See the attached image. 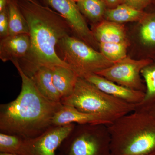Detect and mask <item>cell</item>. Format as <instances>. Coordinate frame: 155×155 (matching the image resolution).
<instances>
[{
    "instance_id": "obj_1",
    "label": "cell",
    "mask_w": 155,
    "mask_h": 155,
    "mask_svg": "<svg viewBox=\"0 0 155 155\" xmlns=\"http://www.w3.org/2000/svg\"><path fill=\"white\" fill-rule=\"evenodd\" d=\"M11 62L21 78L22 87L16 99L0 105V133L34 138L53 126V118L63 104L45 97L23 72L18 60Z\"/></svg>"
},
{
    "instance_id": "obj_2",
    "label": "cell",
    "mask_w": 155,
    "mask_h": 155,
    "mask_svg": "<svg viewBox=\"0 0 155 155\" xmlns=\"http://www.w3.org/2000/svg\"><path fill=\"white\" fill-rule=\"evenodd\" d=\"M17 2L28 23L31 42L28 56L18 61L23 72L31 78L43 66L71 68L56 51L59 41L72 31L67 21L57 12L35 1L19 0Z\"/></svg>"
},
{
    "instance_id": "obj_3",
    "label": "cell",
    "mask_w": 155,
    "mask_h": 155,
    "mask_svg": "<svg viewBox=\"0 0 155 155\" xmlns=\"http://www.w3.org/2000/svg\"><path fill=\"white\" fill-rule=\"evenodd\" d=\"M107 126L112 155L155 154V115L150 111L135 109Z\"/></svg>"
},
{
    "instance_id": "obj_4",
    "label": "cell",
    "mask_w": 155,
    "mask_h": 155,
    "mask_svg": "<svg viewBox=\"0 0 155 155\" xmlns=\"http://www.w3.org/2000/svg\"><path fill=\"white\" fill-rule=\"evenodd\" d=\"M63 105L84 113L99 115L110 124L135 110L136 105L116 98L99 89L83 78L78 77L72 94L62 99Z\"/></svg>"
},
{
    "instance_id": "obj_5",
    "label": "cell",
    "mask_w": 155,
    "mask_h": 155,
    "mask_svg": "<svg viewBox=\"0 0 155 155\" xmlns=\"http://www.w3.org/2000/svg\"><path fill=\"white\" fill-rule=\"evenodd\" d=\"M57 155H112L111 137L105 124H75Z\"/></svg>"
},
{
    "instance_id": "obj_6",
    "label": "cell",
    "mask_w": 155,
    "mask_h": 155,
    "mask_svg": "<svg viewBox=\"0 0 155 155\" xmlns=\"http://www.w3.org/2000/svg\"><path fill=\"white\" fill-rule=\"evenodd\" d=\"M57 47L63 57L62 60L79 77L91 73L96 74L114 64L101 52L70 35L61 40Z\"/></svg>"
},
{
    "instance_id": "obj_7",
    "label": "cell",
    "mask_w": 155,
    "mask_h": 155,
    "mask_svg": "<svg viewBox=\"0 0 155 155\" xmlns=\"http://www.w3.org/2000/svg\"><path fill=\"white\" fill-rule=\"evenodd\" d=\"M153 62L151 58L137 60L127 56L96 74L127 88L145 92L140 74L144 67Z\"/></svg>"
},
{
    "instance_id": "obj_8",
    "label": "cell",
    "mask_w": 155,
    "mask_h": 155,
    "mask_svg": "<svg viewBox=\"0 0 155 155\" xmlns=\"http://www.w3.org/2000/svg\"><path fill=\"white\" fill-rule=\"evenodd\" d=\"M53 9L67 21L72 31L77 38L94 48L99 47V44L89 28L77 4L72 0H45Z\"/></svg>"
},
{
    "instance_id": "obj_9",
    "label": "cell",
    "mask_w": 155,
    "mask_h": 155,
    "mask_svg": "<svg viewBox=\"0 0 155 155\" xmlns=\"http://www.w3.org/2000/svg\"><path fill=\"white\" fill-rule=\"evenodd\" d=\"M52 126L37 137L25 139L24 155H56V152L75 125Z\"/></svg>"
},
{
    "instance_id": "obj_10",
    "label": "cell",
    "mask_w": 155,
    "mask_h": 155,
    "mask_svg": "<svg viewBox=\"0 0 155 155\" xmlns=\"http://www.w3.org/2000/svg\"><path fill=\"white\" fill-rule=\"evenodd\" d=\"M81 78L107 94L129 104L137 105L144 99L145 92L127 88L97 74H86Z\"/></svg>"
},
{
    "instance_id": "obj_11",
    "label": "cell",
    "mask_w": 155,
    "mask_h": 155,
    "mask_svg": "<svg viewBox=\"0 0 155 155\" xmlns=\"http://www.w3.org/2000/svg\"><path fill=\"white\" fill-rule=\"evenodd\" d=\"M30 47L29 35H9L1 39L0 59L3 62L16 60L20 62L28 56Z\"/></svg>"
},
{
    "instance_id": "obj_12",
    "label": "cell",
    "mask_w": 155,
    "mask_h": 155,
    "mask_svg": "<svg viewBox=\"0 0 155 155\" xmlns=\"http://www.w3.org/2000/svg\"><path fill=\"white\" fill-rule=\"evenodd\" d=\"M71 123L110 124V122L102 116L84 113L72 106L63 105L53 118V126H62Z\"/></svg>"
},
{
    "instance_id": "obj_13",
    "label": "cell",
    "mask_w": 155,
    "mask_h": 155,
    "mask_svg": "<svg viewBox=\"0 0 155 155\" xmlns=\"http://www.w3.org/2000/svg\"><path fill=\"white\" fill-rule=\"evenodd\" d=\"M91 31L99 44L129 41L125 26L122 24L104 19L93 25Z\"/></svg>"
},
{
    "instance_id": "obj_14",
    "label": "cell",
    "mask_w": 155,
    "mask_h": 155,
    "mask_svg": "<svg viewBox=\"0 0 155 155\" xmlns=\"http://www.w3.org/2000/svg\"><path fill=\"white\" fill-rule=\"evenodd\" d=\"M54 85L61 100L70 95L75 88L79 76L71 68L61 66L51 67Z\"/></svg>"
},
{
    "instance_id": "obj_15",
    "label": "cell",
    "mask_w": 155,
    "mask_h": 155,
    "mask_svg": "<svg viewBox=\"0 0 155 155\" xmlns=\"http://www.w3.org/2000/svg\"><path fill=\"white\" fill-rule=\"evenodd\" d=\"M30 78L45 97L54 102L61 103V97L53 82L51 67H40Z\"/></svg>"
},
{
    "instance_id": "obj_16",
    "label": "cell",
    "mask_w": 155,
    "mask_h": 155,
    "mask_svg": "<svg viewBox=\"0 0 155 155\" xmlns=\"http://www.w3.org/2000/svg\"><path fill=\"white\" fill-rule=\"evenodd\" d=\"M145 14L144 11L136 10L125 4H121L114 8L107 9L104 19L120 24L128 22H139Z\"/></svg>"
},
{
    "instance_id": "obj_17",
    "label": "cell",
    "mask_w": 155,
    "mask_h": 155,
    "mask_svg": "<svg viewBox=\"0 0 155 155\" xmlns=\"http://www.w3.org/2000/svg\"><path fill=\"white\" fill-rule=\"evenodd\" d=\"M9 35H29V28L26 19L14 0H8V7Z\"/></svg>"
},
{
    "instance_id": "obj_18",
    "label": "cell",
    "mask_w": 155,
    "mask_h": 155,
    "mask_svg": "<svg viewBox=\"0 0 155 155\" xmlns=\"http://www.w3.org/2000/svg\"><path fill=\"white\" fill-rule=\"evenodd\" d=\"M141 75L145 82V94L143 101L136 105V109L148 110L155 105V62L144 67Z\"/></svg>"
},
{
    "instance_id": "obj_19",
    "label": "cell",
    "mask_w": 155,
    "mask_h": 155,
    "mask_svg": "<svg viewBox=\"0 0 155 155\" xmlns=\"http://www.w3.org/2000/svg\"><path fill=\"white\" fill-rule=\"evenodd\" d=\"M78 8L94 25L104 19L107 7L102 0H80L77 2Z\"/></svg>"
},
{
    "instance_id": "obj_20",
    "label": "cell",
    "mask_w": 155,
    "mask_h": 155,
    "mask_svg": "<svg viewBox=\"0 0 155 155\" xmlns=\"http://www.w3.org/2000/svg\"><path fill=\"white\" fill-rule=\"evenodd\" d=\"M140 35L147 47L155 49V13H146L140 21Z\"/></svg>"
},
{
    "instance_id": "obj_21",
    "label": "cell",
    "mask_w": 155,
    "mask_h": 155,
    "mask_svg": "<svg viewBox=\"0 0 155 155\" xmlns=\"http://www.w3.org/2000/svg\"><path fill=\"white\" fill-rule=\"evenodd\" d=\"M129 41L125 42L101 43L99 45L100 52L108 60L115 63L127 57Z\"/></svg>"
},
{
    "instance_id": "obj_22",
    "label": "cell",
    "mask_w": 155,
    "mask_h": 155,
    "mask_svg": "<svg viewBox=\"0 0 155 155\" xmlns=\"http://www.w3.org/2000/svg\"><path fill=\"white\" fill-rule=\"evenodd\" d=\"M25 140L19 136L0 133V153L24 155Z\"/></svg>"
},
{
    "instance_id": "obj_23",
    "label": "cell",
    "mask_w": 155,
    "mask_h": 155,
    "mask_svg": "<svg viewBox=\"0 0 155 155\" xmlns=\"http://www.w3.org/2000/svg\"><path fill=\"white\" fill-rule=\"evenodd\" d=\"M9 35V22L8 9L0 12V36L1 38Z\"/></svg>"
},
{
    "instance_id": "obj_24",
    "label": "cell",
    "mask_w": 155,
    "mask_h": 155,
    "mask_svg": "<svg viewBox=\"0 0 155 155\" xmlns=\"http://www.w3.org/2000/svg\"><path fill=\"white\" fill-rule=\"evenodd\" d=\"M154 0H122V4H125L136 10L143 11Z\"/></svg>"
},
{
    "instance_id": "obj_25",
    "label": "cell",
    "mask_w": 155,
    "mask_h": 155,
    "mask_svg": "<svg viewBox=\"0 0 155 155\" xmlns=\"http://www.w3.org/2000/svg\"><path fill=\"white\" fill-rule=\"evenodd\" d=\"M107 7V9L114 8L122 4V0H102Z\"/></svg>"
},
{
    "instance_id": "obj_26",
    "label": "cell",
    "mask_w": 155,
    "mask_h": 155,
    "mask_svg": "<svg viewBox=\"0 0 155 155\" xmlns=\"http://www.w3.org/2000/svg\"><path fill=\"white\" fill-rule=\"evenodd\" d=\"M8 0H0V12L6 9L8 7Z\"/></svg>"
},
{
    "instance_id": "obj_27",
    "label": "cell",
    "mask_w": 155,
    "mask_h": 155,
    "mask_svg": "<svg viewBox=\"0 0 155 155\" xmlns=\"http://www.w3.org/2000/svg\"><path fill=\"white\" fill-rule=\"evenodd\" d=\"M148 110L150 111L151 112L155 114V105L154 106H153L151 108H150Z\"/></svg>"
},
{
    "instance_id": "obj_28",
    "label": "cell",
    "mask_w": 155,
    "mask_h": 155,
    "mask_svg": "<svg viewBox=\"0 0 155 155\" xmlns=\"http://www.w3.org/2000/svg\"><path fill=\"white\" fill-rule=\"evenodd\" d=\"M0 155H18L14 154L8 153H0Z\"/></svg>"
},
{
    "instance_id": "obj_29",
    "label": "cell",
    "mask_w": 155,
    "mask_h": 155,
    "mask_svg": "<svg viewBox=\"0 0 155 155\" xmlns=\"http://www.w3.org/2000/svg\"><path fill=\"white\" fill-rule=\"evenodd\" d=\"M72 1H74V2H77L78 1H80V0H72Z\"/></svg>"
},
{
    "instance_id": "obj_30",
    "label": "cell",
    "mask_w": 155,
    "mask_h": 155,
    "mask_svg": "<svg viewBox=\"0 0 155 155\" xmlns=\"http://www.w3.org/2000/svg\"><path fill=\"white\" fill-rule=\"evenodd\" d=\"M25 1H29V2H34V0H25Z\"/></svg>"
},
{
    "instance_id": "obj_31",
    "label": "cell",
    "mask_w": 155,
    "mask_h": 155,
    "mask_svg": "<svg viewBox=\"0 0 155 155\" xmlns=\"http://www.w3.org/2000/svg\"><path fill=\"white\" fill-rule=\"evenodd\" d=\"M150 155H155V154H153Z\"/></svg>"
},
{
    "instance_id": "obj_32",
    "label": "cell",
    "mask_w": 155,
    "mask_h": 155,
    "mask_svg": "<svg viewBox=\"0 0 155 155\" xmlns=\"http://www.w3.org/2000/svg\"><path fill=\"white\" fill-rule=\"evenodd\" d=\"M154 1H155V0H154Z\"/></svg>"
}]
</instances>
